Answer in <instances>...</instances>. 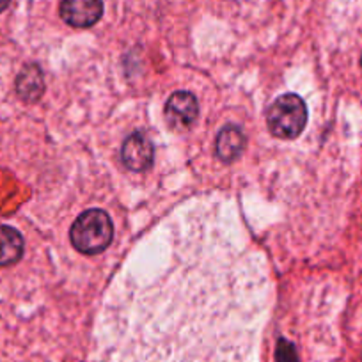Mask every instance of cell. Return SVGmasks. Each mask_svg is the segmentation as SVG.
<instances>
[{
	"label": "cell",
	"instance_id": "cell-1",
	"mask_svg": "<svg viewBox=\"0 0 362 362\" xmlns=\"http://www.w3.org/2000/svg\"><path fill=\"white\" fill-rule=\"evenodd\" d=\"M268 300L264 261L229 210L192 204L114 281L89 362H257Z\"/></svg>",
	"mask_w": 362,
	"mask_h": 362
},
{
	"label": "cell",
	"instance_id": "cell-2",
	"mask_svg": "<svg viewBox=\"0 0 362 362\" xmlns=\"http://www.w3.org/2000/svg\"><path fill=\"white\" fill-rule=\"evenodd\" d=\"M114 226L109 214L90 208L80 214L69 229V240L78 252L100 254L110 245Z\"/></svg>",
	"mask_w": 362,
	"mask_h": 362
},
{
	"label": "cell",
	"instance_id": "cell-3",
	"mask_svg": "<svg viewBox=\"0 0 362 362\" xmlns=\"http://www.w3.org/2000/svg\"><path fill=\"white\" fill-rule=\"evenodd\" d=\"M309 112L304 100L297 95L279 96L267 110V124L272 135L284 141L297 139L308 124Z\"/></svg>",
	"mask_w": 362,
	"mask_h": 362
},
{
	"label": "cell",
	"instance_id": "cell-4",
	"mask_svg": "<svg viewBox=\"0 0 362 362\" xmlns=\"http://www.w3.org/2000/svg\"><path fill=\"white\" fill-rule=\"evenodd\" d=\"M199 114L197 98L189 90H177L165 103V119L174 130H187L192 127Z\"/></svg>",
	"mask_w": 362,
	"mask_h": 362
},
{
	"label": "cell",
	"instance_id": "cell-5",
	"mask_svg": "<svg viewBox=\"0 0 362 362\" xmlns=\"http://www.w3.org/2000/svg\"><path fill=\"white\" fill-rule=\"evenodd\" d=\"M103 15V0H62L61 18L76 29L95 25Z\"/></svg>",
	"mask_w": 362,
	"mask_h": 362
},
{
	"label": "cell",
	"instance_id": "cell-6",
	"mask_svg": "<svg viewBox=\"0 0 362 362\" xmlns=\"http://www.w3.org/2000/svg\"><path fill=\"white\" fill-rule=\"evenodd\" d=\"M121 160L134 173L148 170L155 160L153 142L142 134H132L130 137L124 139L123 148H121Z\"/></svg>",
	"mask_w": 362,
	"mask_h": 362
},
{
	"label": "cell",
	"instance_id": "cell-7",
	"mask_svg": "<svg viewBox=\"0 0 362 362\" xmlns=\"http://www.w3.org/2000/svg\"><path fill=\"white\" fill-rule=\"evenodd\" d=\"M245 148V134L242 128L236 124H228L218 134L217 142H215V149H217V156L222 162L229 163L240 156V153Z\"/></svg>",
	"mask_w": 362,
	"mask_h": 362
},
{
	"label": "cell",
	"instance_id": "cell-8",
	"mask_svg": "<svg viewBox=\"0 0 362 362\" xmlns=\"http://www.w3.org/2000/svg\"><path fill=\"white\" fill-rule=\"evenodd\" d=\"M43 71L37 64H27L16 78V93L23 102H37L43 96Z\"/></svg>",
	"mask_w": 362,
	"mask_h": 362
},
{
	"label": "cell",
	"instance_id": "cell-9",
	"mask_svg": "<svg viewBox=\"0 0 362 362\" xmlns=\"http://www.w3.org/2000/svg\"><path fill=\"white\" fill-rule=\"evenodd\" d=\"M23 236L15 228L0 224V267H11L23 256Z\"/></svg>",
	"mask_w": 362,
	"mask_h": 362
},
{
	"label": "cell",
	"instance_id": "cell-10",
	"mask_svg": "<svg viewBox=\"0 0 362 362\" xmlns=\"http://www.w3.org/2000/svg\"><path fill=\"white\" fill-rule=\"evenodd\" d=\"M9 4H11V0H0V13L6 11Z\"/></svg>",
	"mask_w": 362,
	"mask_h": 362
}]
</instances>
